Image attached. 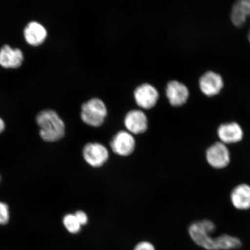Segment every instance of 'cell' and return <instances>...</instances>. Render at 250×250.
<instances>
[{
  "instance_id": "9",
  "label": "cell",
  "mask_w": 250,
  "mask_h": 250,
  "mask_svg": "<svg viewBox=\"0 0 250 250\" xmlns=\"http://www.w3.org/2000/svg\"><path fill=\"white\" fill-rule=\"evenodd\" d=\"M166 94L168 102L173 107H180L185 104L189 96L188 87L184 83L176 80L167 83Z\"/></svg>"
},
{
  "instance_id": "5",
  "label": "cell",
  "mask_w": 250,
  "mask_h": 250,
  "mask_svg": "<svg viewBox=\"0 0 250 250\" xmlns=\"http://www.w3.org/2000/svg\"><path fill=\"white\" fill-rule=\"evenodd\" d=\"M84 160L90 167H101L107 162L108 150L99 143H89L84 146L83 152Z\"/></svg>"
},
{
  "instance_id": "16",
  "label": "cell",
  "mask_w": 250,
  "mask_h": 250,
  "mask_svg": "<svg viewBox=\"0 0 250 250\" xmlns=\"http://www.w3.org/2000/svg\"><path fill=\"white\" fill-rule=\"evenodd\" d=\"M220 250L238 249L242 246L241 240L229 234H222L218 237Z\"/></svg>"
},
{
  "instance_id": "13",
  "label": "cell",
  "mask_w": 250,
  "mask_h": 250,
  "mask_svg": "<svg viewBox=\"0 0 250 250\" xmlns=\"http://www.w3.org/2000/svg\"><path fill=\"white\" fill-rule=\"evenodd\" d=\"M25 40L32 46H39L45 42L47 31L42 24L36 21H30L24 29Z\"/></svg>"
},
{
  "instance_id": "22",
  "label": "cell",
  "mask_w": 250,
  "mask_h": 250,
  "mask_svg": "<svg viewBox=\"0 0 250 250\" xmlns=\"http://www.w3.org/2000/svg\"><path fill=\"white\" fill-rule=\"evenodd\" d=\"M0 181H1V176H0Z\"/></svg>"
},
{
  "instance_id": "10",
  "label": "cell",
  "mask_w": 250,
  "mask_h": 250,
  "mask_svg": "<svg viewBox=\"0 0 250 250\" xmlns=\"http://www.w3.org/2000/svg\"><path fill=\"white\" fill-rule=\"evenodd\" d=\"M199 86L205 95L211 97L218 95L224 86L223 78L213 71L203 74L199 80Z\"/></svg>"
},
{
  "instance_id": "11",
  "label": "cell",
  "mask_w": 250,
  "mask_h": 250,
  "mask_svg": "<svg viewBox=\"0 0 250 250\" xmlns=\"http://www.w3.org/2000/svg\"><path fill=\"white\" fill-rule=\"evenodd\" d=\"M217 134L221 142L226 145L241 142L244 136L242 127L234 122L221 124L218 128Z\"/></svg>"
},
{
  "instance_id": "17",
  "label": "cell",
  "mask_w": 250,
  "mask_h": 250,
  "mask_svg": "<svg viewBox=\"0 0 250 250\" xmlns=\"http://www.w3.org/2000/svg\"><path fill=\"white\" fill-rule=\"evenodd\" d=\"M62 223L68 232L71 234H77L81 230V225L75 216L74 214H67L62 219Z\"/></svg>"
},
{
  "instance_id": "19",
  "label": "cell",
  "mask_w": 250,
  "mask_h": 250,
  "mask_svg": "<svg viewBox=\"0 0 250 250\" xmlns=\"http://www.w3.org/2000/svg\"><path fill=\"white\" fill-rule=\"evenodd\" d=\"M133 250H156L155 247L148 241H142L134 246Z\"/></svg>"
},
{
  "instance_id": "2",
  "label": "cell",
  "mask_w": 250,
  "mask_h": 250,
  "mask_svg": "<svg viewBox=\"0 0 250 250\" xmlns=\"http://www.w3.org/2000/svg\"><path fill=\"white\" fill-rule=\"evenodd\" d=\"M215 228L213 222L205 219L190 224L188 233L193 241L201 248L207 250H220L218 237L213 238L211 236Z\"/></svg>"
},
{
  "instance_id": "15",
  "label": "cell",
  "mask_w": 250,
  "mask_h": 250,
  "mask_svg": "<svg viewBox=\"0 0 250 250\" xmlns=\"http://www.w3.org/2000/svg\"><path fill=\"white\" fill-rule=\"evenodd\" d=\"M230 201L234 208L240 210L250 208V186L242 184L236 186L230 193Z\"/></svg>"
},
{
  "instance_id": "12",
  "label": "cell",
  "mask_w": 250,
  "mask_h": 250,
  "mask_svg": "<svg viewBox=\"0 0 250 250\" xmlns=\"http://www.w3.org/2000/svg\"><path fill=\"white\" fill-rule=\"evenodd\" d=\"M23 60V54L20 49H13L8 45H4L0 49V65L4 68L20 67Z\"/></svg>"
},
{
  "instance_id": "20",
  "label": "cell",
  "mask_w": 250,
  "mask_h": 250,
  "mask_svg": "<svg viewBox=\"0 0 250 250\" xmlns=\"http://www.w3.org/2000/svg\"><path fill=\"white\" fill-rule=\"evenodd\" d=\"M75 216L76 217L78 221L81 225V226H85L88 223V217L85 212L83 211H77L74 213Z\"/></svg>"
},
{
  "instance_id": "1",
  "label": "cell",
  "mask_w": 250,
  "mask_h": 250,
  "mask_svg": "<svg viewBox=\"0 0 250 250\" xmlns=\"http://www.w3.org/2000/svg\"><path fill=\"white\" fill-rule=\"evenodd\" d=\"M40 128V135L46 142H55L65 135V124L54 110L46 109L39 112L36 117Z\"/></svg>"
},
{
  "instance_id": "8",
  "label": "cell",
  "mask_w": 250,
  "mask_h": 250,
  "mask_svg": "<svg viewBox=\"0 0 250 250\" xmlns=\"http://www.w3.org/2000/svg\"><path fill=\"white\" fill-rule=\"evenodd\" d=\"M124 124L127 132L133 134L145 133L148 129V120L146 114L139 109H133L127 112L125 117Z\"/></svg>"
},
{
  "instance_id": "21",
  "label": "cell",
  "mask_w": 250,
  "mask_h": 250,
  "mask_svg": "<svg viewBox=\"0 0 250 250\" xmlns=\"http://www.w3.org/2000/svg\"><path fill=\"white\" fill-rule=\"evenodd\" d=\"M5 127V123L4 121L0 118V133H2L4 130Z\"/></svg>"
},
{
  "instance_id": "7",
  "label": "cell",
  "mask_w": 250,
  "mask_h": 250,
  "mask_svg": "<svg viewBox=\"0 0 250 250\" xmlns=\"http://www.w3.org/2000/svg\"><path fill=\"white\" fill-rule=\"evenodd\" d=\"M134 97L137 105L143 109H149L157 104L159 93L155 87L146 83L136 87Z\"/></svg>"
},
{
  "instance_id": "14",
  "label": "cell",
  "mask_w": 250,
  "mask_h": 250,
  "mask_svg": "<svg viewBox=\"0 0 250 250\" xmlns=\"http://www.w3.org/2000/svg\"><path fill=\"white\" fill-rule=\"evenodd\" d=\"M249 17H250V0H240L234 3L230 14L231 21L234 26H243ZM248 39L250 42V30Z\"/></svg>"
},
{
  "instance_id": "6",
  "label": "cell",
  "mask_w": 250,
  "mask_h": 250,
  "mask_svg": "<svg viewBox=\"0 0 250 250\" xmlns=\"http://www.w3.org/2000/svg\"><path fill=\"white\" fill-rule=\"evenodd\" d=\"M110 146L115 154L125 157L133 154L136 148V140L132 134L127 130H121L112 138Z\"/></svg>"
},
{
  "instance_id": "4",
  "label": "cell",
  "mask_w": 250,
  "mask_h": 250,
  "mask_svg": "<svg viewBox=\"0 0 250 250\" xmlns=\"http://www.w3.org/2000/svg\"><path fill=\"white\" fill-rule=\"evenodd\" d=\"M206 158L211 167L221 169L228 167L230 162V155L226 145L220 142L212 144L206 152Z\"/></svg>"
},
{
  "instance_id": "3",
  "label": "cell",
  "mask_w": 250,
  "mask_h": 250,
  "mask_svg": "<svg viewBox=\"0 0 250 250\" xmlns=\"http://www.w3.org/2000/svg\"><path fill=\"white\" fill-rule=\"evenodd\" d=\"M105 103L99 98H92L81 106V118L90 126L98 127L104 123L107 116Z\"/></svg>"
},
{
  "instance_id": "18",
  "label": "cell",
  "mask_w": 250,
  "mask_h": 250,
  "mask_svg": "<svg viewBox=\"0 0 250 250\" xmlns=\"http://www.w3.org/2000/svg\"><path fill=\"white\" fill-rule=\"evenodd\" d=\"M9 220L8 206L6 203L0 202V225L7 224Z\"/></svg>"
}]
</instances>
